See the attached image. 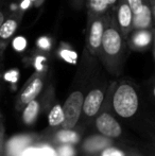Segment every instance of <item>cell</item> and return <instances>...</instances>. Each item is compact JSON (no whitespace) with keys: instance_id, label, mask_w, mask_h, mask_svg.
I'll return each mask as SVG.
<instances>
[{"instance_id":"cb8c5ba5","label":"cell","mask_w":155,"mask_h":156,"mask_svg":"<svg viewBox=\"0 0 155 156\" xmlns=\"http://www.w3.org/2000/svg\"><path fill=\"white\" fill-rule=\"evenodd\" d=\"M117 1H118V0H107V2H108V4H110V5H114Z\"/></svg>"},{"instance_id":"9c48e42d","label":"cell","mask_w":155,"mask_h":156,"mask_svg":"<svg viewBox=\"0 0 155 156\" xmlns=\"http://www.w3.org/2000/svg\"><path fill=\"white\" fill-rule=\"evenodd\" d=\"M152 38H153V35H152L151 31H149V29L136 30V32L131 36L130 45L134 49H143V48L149 46Z\"/></svg>"},{"instance_id":"44dd1931","label":"cell","mask_w":155,"mask_h":156,"mask_svg":"<svg viewBox=\"0 0 155 156\" xmlns=\"http://www.w3.org/2000/svg\"><path fill=\"white\" fill-rule=\"evenodd\" d=\"M73 154H75L73 149L69 146H63L58 151V155L60 156H73Z\"/></svg>"},{"instance_id":"d6986e66","label":"cell","mask_w":155,"mask_h":156,"mask_svg":"<svg viewBox=\"0 0 155 156\" xmlns=\"http://www.w3.org/2000/svg\"><path fill=\"white\" fill-rule=\"evenodd\" d=\"M130 5L131 10H132L133 14H137L139 13L143 8V0H126Z\"/></svg>"},{"instance_id":"d4e9b609","label":"cell","mask_w":155,"mask_h":156,"mask_svg":"<svg viewBox=\"0 0 155 156\" xmlns=\"http://www.w3.org/2000/svg\"><path fill=\"white\" fill-rule=\"evenodd\" d=\"M153 94H154V97H155V87H154V90H153Z\"/></svg>"},{"instance_id":"3957f363","label":"cell","mask_w":155,"mask_h":156,"mask_svg":"<svg viewBox=\"0 0 155 156\" xmlns=\"http://www.w3.org/2000/svg\"><path fill=\"white\" fill-rule=\"evenodd\" d=\"M83 102L84 97L81 91H73L70 96L67 98L63 105V112H64V121L63 126L66 129H70L77 124L79 118H80L81 111L83 109Z\"/></svg>"},{"instance_id":"30bf717a","label":"cell","mask_w":155,"mask_h":156,"mask_svg":"<svg viewBox=\"0 0 155 156\" xmlns=\"http://www.w3.org/2000/svg\"><path fill=\"white\" fill-rule=\"evenodd\" d=\"M43 88V81L41 78H35L23 91L20 96L21 102L28 104L32 100H35V98L38 96Z\"/></svg>"},{"instance_id":"52a82bcc","label":"cell","mask_w":155,"mask_h":156,"mask_svg":"<svg viewBox=\"0 0 155 156\" xmlns=\"http://www.w3.org/2000/svg\"><path fill=\"white\" fill-rule=\"evenodd\" d=\"M103 101V93L100 89H93L86 96L83 102V111L87 116H95L99 112Z\"/></svg>"},{"instance_id":"7c38bea8","label":"cell","mask_w":155,"mask_h":156,"mask_svg":"<svg viewBox=\"0 0 155 156\" xmlns=\"http://www.w3.org/2000/svg\"><path fill=\"white\" fill-rule=\"evenodd\" d=\"M29 142V138L25 137V136H19V137H15L11 139V141L8 144V150L11 155H18L21 152V150L25 149L27 144Z\"/></svg>"},{"instance_id":"484cf974","label":"cell","mask_w":155,"mask_h":156,"mask_svg":"<svg viewBox=\"0 0 155 156\" xmlns=\"http://www.w3.org/2000/svg\"><path fill=\"white\" fill-rule=\"evenodd\" d=\"M154 45H155V34H154Z\"/></svg>"},{"instance_id":"5bb4252c","label":"cell","mask_w":155,"mask_h":156,"mask_svg":"<svg viewBox=\"0 0 155 156\" xmlns=\"http://www.w3.org/2000/svg\"><path fill=\"white\" fill-rule=\"evenodd\" d=\"M38 113V103L35 100H32L27 104V107L23 111V121L27 124H31L36 118Z\"/></svg>"},{"instance_id":"277c9868","label":"cell","mask_w":155,"mask_h":156,"mask_svg":"<svg viewBox=\"0 0 155 156\" xmlns=\"http://www.w3.org/2000/svg\"><path fill=\"white\" fill-rule=\"evenodd\" d=\"M106 25L105 15H93L90 18V23L87 34V48L93 54H99L101 51L102 38Z\"/></svg>"},{"instance_id":"7402d4cb","label":"cell","mask_w":155,"mask_h":156,"mask_svg":"<svg viewBox=\"0 0 155 156\" xmlns=\"http://www.w3.org/2000/svg\"><path fill=\"white\" fill-rule=\"evenodd\" d=\"M150 5H151V9H152L153 17L155 18V0H150Z\"/></svg>"},{"instance_id":"ba28073f","label":"cell","mask_w":155,"mask_h":156,"mask_svg":"<svg viewBox=\"0 0 155 156\" xmlns=\"http://www.w3.org/2000/svg\"><path fill=\"white\" fill-rule=\"evenodd\" d=\"M153 20V13L151 5L148 3L143 4V10L137 14H133V29L146 30L150 29Z\"/></svg>"},{"instance_id":"5b68a950","label":"cell","mask_w":155,"mask_h":156,"mask_svg":"<svg viewBox=\"0 0 155 156\" xmlns=\"http://www.w3.org/2000/svg\"><path fill=\"white\" fill-rule=\"evenodd\" d=\"M116 21L119 26L124 38H129L131 30L133 29V12L126 0H122L117 10Z\"/></svg>"},{"instance_id":"7a4b0ae2","label":"cell","mask_w":155,"mask_h":156,"mask_svg":"<svg viewBox=\"0 0 155 156\" xmlns=\"http://www.w3.org/2000/svg\"><path fill=\"white\" fill-rule=\"evenodd\" d=\"M138 96L134 88L129 84H122L115 91L113 105L116 113L121 117H132L138 109Z\"/></svg>"},{"instance_id":"2e32d148","label":"cell","mask_w":155,"mask_h":156,"mask_svg":"<svg viewBox=\"0 0 155 156\" xmlns=\"http://www.w3.org/2000/svg\"><path fill=\"white\" fill-rule=\"evenodd\" d=\"M49 124L51 126H56L63 123L64 121V112H63V107L61 105H55L53 108L51 109L49 114Z\"/></svg>"},{"instance_id":"e0dca14e","label":"cell","mask_w":155,"mask_h":156,"mask_svg":"<svg viewBox=\"0 0 155 156\" xmlns=\"http://www.w3.org/2000/svg\"><path fill=\"white\" fill-rule=\"evenodd\" d=\"M108 144V140L105 139V138H101V137H95L91 138L87 141V144H85L88 150L90 151H98L100 149L104 148Z\"/></svg>"},{"instance_id":"6da1fadb","label":"cell","mask_w":155,"mask_h":156,"mask_svg":"<svg viewBox=\"0 0 155 156\" xmlns=\"http://www.w3.org/2000/svg\"><path fill=\"white\" fill-rule=\"evenodd\" d=\"M124 49V37L114 18L106 17V25L103 33L101 45V53L107 58L120 56Z\"/></svg>"},{"instance_id":"603a6c76","label":"cell","mask_w":155,"mask_h":156,"mask_svg":"<svg viewBox=\"0 0 155 156\" xmlns=\"http://www.w3.org/2000/svg\"><path fill=\"white\" fill-rule=\"evenodd\" d=\"M4 20H5V16H4V13L2 12L1 10H0V27H1V25L3 23Z\"/></svg>"},{"instance_id":"4fadbf2b","label":"cell","mask_w":155,"mask_h":156,"mask_svg":"<svg viewBox=\"0 0 155 156\" xmlns=\"http://www.w3.org/2000/svg\"><path fill=\"white\" fill-rule=\"evenodd\" d=\"M89 11L93 15H105L108 4L107 0H88Z\"/></svg>"},{"instance_id":"9a60e30c","label":"cell","mask_w":155,"mask_h":156,"mask_svg":"<svg viewBox=\"0 0 155 156\" xmlns=\"http://www.w3.org/2000/svg\"><path fill=\"white\" fill-rule=\"evenodd\" d=\"M21 156H56V153L49 147H43L26 149L21 152Z\"/></svg>"},{"instance_id":"8992f818","label":"cell","mask_w":155,"mask_h":156,"mask_svg":"<svg viewBox=\"0 0 155 156\" xmlns=\"http://www.w3.org/2000/svg\"><path fill=\"white\" fill-rule=\"evenodd\" d=\"M97 129L104 136L107 137H118L121 134V127L119 123L108 114H102L96 121Z\"/></svg>"},{"instance_id":"8fae6325","label":"cell","mask_w":155,"mask_h":156,"mask_svg":"<svg viewBox=\"0 0 155 156\" xmlns=\"http://www.w3.org/2000/svg\"><path fill=\"white\" fill-rule=\"evenodd\" d=\"M18 23L19 21L17 17H10V18L5 19L0 27V39L6 41V39L11 38L13 34L16 32L17 28H18Z\"/></svg>"},{"instance_id":"ac0fdd59","label":"cell","mask_w":155,"mask_h":156,"mask_svg":"<svg viewBox=\"0 0 155 156\" xmlns=\"http://www.w3.org/2000/svg\"><path fill=\"white\" fill-rule=\"evenodd\" d=\"M58 138L61 142H65V144H75L79 139L76 132H72L70 129H66L58 133Z\"/></svg>"},{"instance_id":"ffe728a7","label":"cell","mask_w":155,"mask_h":156,"mask_svg":"<svg viewBox=\"0 0 155 156\" xmlns=\"http://www.w3.org/2000/svg\"><path fill=\"white\" fill-rule=\"evenodd\" d=\"M101 156H124L123 152L115 148H108L103 151Z\"/></svg>"}]
</instances>
